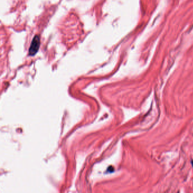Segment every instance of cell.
Returning a JSON list of instances; mask_svg holds the SVG:
<instances>
[{
  "instance_id": "cell-1",
  "label": "cell",
  "mask_w": 193,
  "mask_h": 193,
  "mask_svg": "<svg viewBox=\"0 0 193 193\" xmlns=\"http://www.w3.org/2000/svg\"><path fill=\"white\" fill-rule=\"evenodd\" d=\"M40 38L38 36H35L32 40L30 48L29 49V53L30 56H33L37 52L40 47Z\"/></svg>"
},
{
  "instance_id": "cell-2",
  "label": "cell",
  "mask_w": 193,
  "mask_h": 193,
  "mask_svg": "<svg viewBox=\"0 0 193 193\" xmlns=\"http://www.w3.org/2000/svg\"><path fill=\"white\" fill-rule=\"evenodd\" d=\"M192 164H193V162H192Z\"/></svg>"
}]
</instances>
